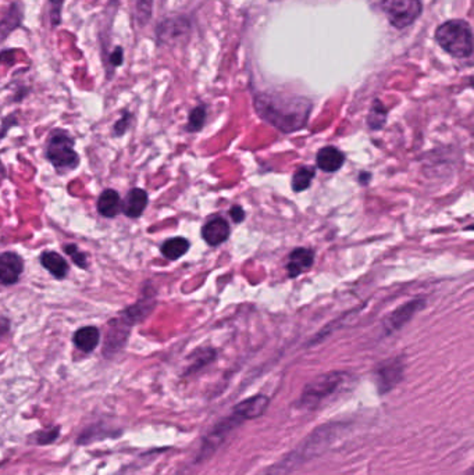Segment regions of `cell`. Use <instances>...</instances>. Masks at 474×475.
<instances>
[{
  "label": "cell",
  "instance_id": "obj_1",
  "mask_svg": "<svg viewBox=\"0 0 474 475\" xmlns=\"http://www.w3.org/2000/svg\"><path fill=\"white\" fill-rule=\"evenodd\" d=\"M254 109L264 121L285 134H291L306 125L311 103L301 96L263 92L254 96Z\"/></svg>",
  "mask_w": 474,
  "mask_h": 475
},
{
  "label": "cell",
  "instance_id": "obj_2",
  "mask_svg": "<svg viewBox=\"0 0 474 475\" xmlns=\"http://www.w3.org/2000/svg\"><path fill=\"white\" fill-rule=\"evenodd\" d=\"M438 45L453 57H470L473 53L472 27L463 20H450L436 31Z\"/></svg>",
  "mask_w": 474,
  "mask_h": 475
},
{
  "label": "cell",
  "instance_id": "obj_3",
  "mask_svg": "<svg viewBox=\"0 0 474 475\" xmlns=\"http://www.w3.org/2000/svg\"><path fill=\"white\" fill-rule=\"evenodd\" d=\"M46 157L58 171H71L80 165V156L74 150V140L61 130L55 131L48 140Z\"/></svg>",
  "mask_w": 474,
  "mask_h": 475
},
{
  "label": "cell",
  "instance_id": "obj_4",
  "mask_svg": "<svg viewBox=\"0 0 474 475\" xmlns=\"http://www.w3.org/2000/svg\"><path fill=\"white\" fill-rule=\"evenodd\" d=\"M374 3L386 14L391 26L398 29L412 26L423 10L420 0H374Z\"/></svg>",
  "mask_w": 474,
  "mask_h": 475
},
{
  "label": "cell",
  "instance_id": "obj_5",
  "mask_svg": "<svg viewBox=\"0 0 474 475\" xmlns=\"http://www.w3.org/2000/svg\"><path fill=\"white\" fill-rule=\"evenodd\" d=\"M344 378L345 374L336 371L317 377L305 387L299 400V406L307 410L316 409L323 400L331 396L342 385Z\"/></svg>",
  "mask_w": 474,
  "mask_h": 475
},
{
  "label": "cell",
  "instance_id": "obj_6",
  "mask_svg": "<svg viewBox=\"0 0 474 475\" xmlns=\"http://www.w3.org/2000/svg\"><path fill=\"white\" fill-rule=\"evenodd\" d=\"M239 424H242V421L238 419L235 414H231L230 417L227 419H222L212 431L210 434L207 435V438L205 439L203 442V447H202V457H206L209 454H212L217 447H220L223 444L224 439L227 438V435L235 429Z\"/></svg>",
  "mask_w": 474,
  "mask_h": 475
},
{
  "label": "cell",
  "instance_id": "obj_7",
  "mask_svg": "<svg viewBox=\"0 0 474 475\" xmlns=\"http://www.w3.org/2000/svg\"><path fill=\"white\" fill-rule=\"evenodd\" d=\"M424 303L426 302L423 299H415V301H411V302L402 305L401 308L393 310L390 315L387 317V320L384 321L386 333H393V331L401 330L406 323H409L412 320V317L418 311L424 308Z\"/></svg>",
  "mask_w": 474,
  "mask_h": 475
},
{
  "label": "cell",
  "instance_id": "obj_8",
  "mask_svg": "<svg viewBox=\"0 0 474 475\" xmlns=\"http://www.w3.org/2000/svg\"><path fill=\"white\" fill-rule=\"evenodd\" d=\"M24 271V261L17 253L6 252L0 254V283H17Z\"/></svg>",
  "mask_w": 474,
  "mask_h": 475
},
{
  "label": "cell",
  "instance_id": "obj_9",
  "mask_svg": "<svg viewBox=\"0 0 474 475\" xmlns=\"http://www.w3.org/2000/svg\"><path fill=\"white\" fill-rule=\"evenodd\" d=\"M403 378V364L401 360H392L383 364L377 370V385L378 391L387 393L393 390Z\"/></svg>",
  "mask_w": 474,
  "mask_h": 475
},
{
  "label": "cell",
  "instance_id": "obj_10",
  "mask_svg": "<svg viewBox=\"0 0 474 475\" xmlns=\"http://www.w3.org/2000/svg\"><path fill=\"white\" fill-rule=\"evenodd\" d=\"M269 407V397L264 395H256L248 397L247 400L238 403L234 407L232 414H235L242 422L247 419L260 417Z\"/></svg>",
  "mask_w": 474,
  "mask_h": 475
},
{
  "label": "cell",
  "instance_id": "obj_11",
  "mask_svg": "<svg viewBox=\"0 0 474 475\" xmlns=\"http://www.w3.org/2000/svg\"><path fill=\"white\" fill-rule=\"evenodd\" d=\"M190 32V23L187 19H168L158 27V38L163 43L177 42Z\"/></svg>",
  "mask_w": 474,
  "mask_h": 475
},
{
  "label": "cell",
  "instance_id": "obj_12",
  "mask_svg": "<svg viewBox=\"0 0 474 475\" xmlns=\"http://www.w3.org/2000/svg\"><path fill=\"white\" fill-rule=\"evenodd\" d=\"M230 234V225L222 217H215L209 220L202 228V238L210 246L222 245L228 239Z\"/></svg>",
  "mask_w": 474,
  "mask_h": 475
},
{
  "label": "cell",
  "instance_id": "obj_13",
  "mask_svg": "<svg viewBox=\"0 0 474 475\" xmlns=\"http://www.w3.org/2000/svg\"><path fill=\"white\" fill-rule=\"evenodd\" d=\"M314 263V252L306 248H298L289 256V261L287 266L288 276L291 278H297L304 273L309 271Z\"/></svg>",
  "mask_w": 474,
  "mask_h": 475
},
{
  "label": "cell",
  "instance_id": "obj_14",
  "mask_svg": "<svg viewBox=\"0 0 474 475\" xmlns=\"http://www.w3.org/2000/svg\"><path fill=\"white\" fill-rule=\"evenodd\" d=\"M148 200H149V197L143 189H140V188L131 189L124 199L123 213L128 219H138L142 216V213L145 212V209L148 206Z\"/></svg>",
  "mask_w": 474,
  "mask_h": 475
},
{
  "label": "cell",
  "instance_id": "obj_15",
  "mask_svg": "<svg viewBox=\"0 0 474 475\" xmlns=\"http://www.w3.org/2000/svg\"><path fill=\"white\" fill-rule=\"evenodd\" d=\"M345 156L334 146H326L319 150L316 156V163L324 172H335L344 166Z\"/></svg>",
  "mask_w": 474,
  "mask_h": 475
},
{
  "label": "cell",
  "instance_id": "obj_16",
  "mask_svg": "<svg viewBox=\"0 0 474 475\" xmlns=\"http://www.w3.org/2000/svg\"><path fill=\"white\" fill-rule=\"evenodd\" d=\"M74 345L84 353H91L101 342V331L96 327H84L74 334Z\"/></svg>",
  "mask_w": 474,
  "mask_h": 475
},
{
  "label": "cell",
  "instance_id": "obj_17",
  "mask_svg": "<svg viewBox=\"0 0 474 475\" xmlns=\"http://www.w3.org/2000/svg\"><path fill=\"white\" fill-rule=\"evenodd\" d=\"M120 204H121V197L118 195V192L114 189H106L99 196L96 207L98 213L102 217L114 219L120 210Z\"/></svg>",
  "mask_w": 474,
  "mask_h": 475
},
{
  "label": "cell",
  "instance_id": "obj_18",
  "mask_svg": "<svg viewBox=\"0 0 474 475\" xmlns=\"http://www.w3.org/2000/svg\"><path fill=\"white\" fill-rule=\"evenodd\" d=\"M41 264L57 280L66 278L68 273V263L56 252L42 253Z\"/></svg>",
  "mask_w": 474,
  "mask_h": 475
},
{
  "label": "cell",
  "instance_id": "obj_19",
  "mask_svg": "<svg viewBox=\"0 0 474 475\" xmlns=\"http://www.w3.org/2000/svg\"><path fill=\"white\" fill-rule=\"evenodd\" d=\"M190 246H191V244H190L188 239H185L182 236H175V238L168 239L162 245L160 251L166 259L174 261V260H178L180 257H182L185 253L188 252Z\"/></svg>",
  "mask_w": 474,
  "mask_h": 475
},
{
  "label": "cell",
  "instance_id": "obj_20",
  "mask_svg": "<svg viewBox=\"0 0 474 475\" xmlns=\"http://www.w3.org/2000/svg\"><path fill=\"white\" fill-rule=\"evenodd\" d=\"M316 175L313 167H299L292 175V189L294 192H304L311 185Z\"/></svg>",
  "mask_w": 474,
  "mask_h": 475
},
{
  "label": "cell",
  "instance_id": "obj_21",
  "mask_svg": "<svg viewBox=\"0 0 474 475\" xmlns=\"http://www.w3.org/2000/svg\"><path fill=\"white\" fill-rule=\"evenodd\" d=\"M387 121V110L380 100H374L367 117V124L371 130H381Z\"/></svg>",
  "mask_w": 474,
  "mask_h": 475
},
{
  "label": "cell",
  "instance_id": "obj_22",
  "mask_svg": "<svg viewBox=\"0 0 474 475\" xmlns=\"http://www.w3.org/2000/svg\"><path fill=\"white\" fill-rule=\"evenodd\" d=\"M205 121H206V110H205L203 106H197L192 112L190 113L187 130L190 132H197L205 125Z\"/></svg>",
  "mask_w": 474,
  "mask_h": 475
},
{
  "label": "cell",
  "instance_id": "obj_23",
  "mask_svg": "<svg viewBox=\"0 0 474 475\" xmlns=\"http://www.w3.org/2000/svg\"><path fill=\"white\" fill-rule=\"evenodd\" d=\"M152 7H153V0H137L135 19L140 26H145L150 20Z\"/></svg>",
  "mask_w": 474,
  "mask_h": 475
},
{
  "label": "cell",
  "instance_id": "obj_24",
  "mask_svg": "<svg viewBox=\"0 0 474 475\" xmlns=\"http://www.w3.org/2000/svg\"><path fill=\"white\" fill-rule=\"evenodd\" d=\"M64 252L67 253V254L73 259V261H74L80 268H84V270L88 268V260H86V256H85V253L81 252V251L78 249L77 245H74V244H71V245H66V246H64Z\"/></svg>",
  "mask_w": 474,
  "mask_h": 475
},
{
  "label": "cell",
  "instance_id": "obj_25",
  "mask_svg": "<svg viewBox=\"0 0 474 475\" xmlns=\"http://www.w3.org/2000/svg\"><path fill=\"white\" fill-rule=\"evenodd\" d=\"M58 431H60V428L55 427L52 429L38 432L36 434V442H38V445H49V444L55 442L57 437H58Z\"/></svg>",
  "mask_w": 474,
  "mask_h": 475
},
{
  "label": "cell",
  "instance_id": "obj_26",
  "mask_svg": "<svg viewBox=\"0 0 474 475\" xmlns=\"http://www.w3.org/2000/svg\"><path fill=\"white\" fill-rule=\"evenodd\" d=\"M131 120H133L131 114L128 112L124 113L123 117L114 124V135H115V137H121V135H124V134L127 132L130 124H131Z\"/></svg>",
  "mask_w": 474,
  "mask_h": 475
},
{
  "label": "cell",
  "instance_id": "obj_27",
  "mask_svg": "<svg viewBox=\"0 0 474 475\" xmlns=\"http://www.w3.org/2000/svg\"><path fill=\"white\" fill-rule=\"evenodd\" d=\"M64 4V0H51V19L53 27H56L61 21V7Z\"/></svg>",
  "mask_w": 474,
  "mask_h": 475
},
{
  "label": "cell",
  "instance_id": "obj_28",
  "mask_svg": "<svg viewBox=\"0 0 474 475\" xmlns=\"http://www.w3.org/2000/svg\"><path fill=\"white\" fill-rule=\"evenodd\" d=\"M230 216L231 219L235 221V223H241L245 220V212L241 206H234L231 210H230Z\"/></svg>",
  "mask_w": 474,
  "mask_h": 475
},
{
  "label": "cell",
  "instance_id": "obj_29",
  "mask_svg": "<svg viewBox=\"0 0 474 475\" xmlns=\"http://www.w3.org/2000/svg\"><path fill=\"white\" fill-rule=\"evenodd\" d=\"M110 63H112V66H114V67H118V66L123 64V49L120 46L114 49V52H113L112 56H110Z\"/></svg>",
  "mask_w": 474,
  "mask_h": 475
},
{
  "label": "cell",
  "instance_id": "obj_30",
  "mask_svg": "<svg viewBox=\"0 0 474 475\" xmlns=\"http://www.w3.org/2000/svg\"><path fill=\"white\" fill-rule=\"evenodd\" d=\"M10 331V321L6 317H0V338Z\"/></svg>",
  "mask_w": 474,
  "mask_h": 475
},
{
  "label": "cell",
  "instance_id": "obj_31",
  "mask_svg": "<svg viewBox=\"0 0 474 475\" xmlns=\"http://www.w3.org/2000/svg\"><path fill=\"white\" fill-rule=\"evenodd\" d=\"M212 357H213V356H212ZM212 357H205V359H202V360H205V362H202V363H205V364L209 363V362H210V359H212ZM199 365H200V362H197V363L194 364V367H192V370H195V368H197V367H199Z\"/></svg>",
  "mask_w": 474,
  "mask_h": 475
},
{
  "label": "cell",
  "instance_id": "obj_32",
  "mask_svg": "<svg viewBox=\"0 0 474 475\" xmlns=\"http://www.w3.org/2000/svg\"><path fill=\"white\" fill-rule=\"evenodd\" d=\"M370 177H371L370 174H366V172H363L362 175H361V181H362V184H367V179H369Z\"/></svg>",
  "mask_w": 474,
  "mask_h": 475
}]
</instances>
